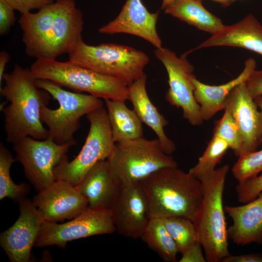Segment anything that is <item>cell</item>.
Here are the masks:
<instances>
[{
    "instance_id": "1",
    "label": "cell",
    "mask_w": 262,
    "mask_h": 262,
    "mask_svg": "<svg viewBox=\"0 0 262 262\" xmlns=\"http://www.w3.org/2000/svg\"><path fill=\"white\" fill-rule=\"evenodd\" d=\"M18 23L28 56L55 60L82 38L84 22L74 0H55L36 13L21 14Z\"/></svg>"
},
{
    "instance_id": "2",
    "label": "cell",
    "mask_w": 262,
    "mask_h": 262,
    "mask_svg": "<svg viewBox=\"0 0 262 262\" xmlns=\"http://www.w3.org/2000/svg\"><path fill=\"white\" fill-rule=\"evenodd\" d=\"M36 78L30 69L16 65L10 73H4L5 84L0 89L1 95L10 104L2 109L6 140L14 144L28 136L38 140L49 136L40 119L41 108L47 105L50 94L39 90Z\"/></svg>"
},
{
    "instance_id": "3",
    "label": "cell",
    "mask_w": 262,
    "mask_h": 262,
    "mask_svg": "<svg viewBox=\"0 0 262 262\" xmlns=\"http://www.w3.org/2000/svg\"><path fill=\"white\" fill-rule=\"evenodd\" d=\"M150 218L182 216L193 221L201 203L200 180L178 167H166L140 182Z\"/></svg>"
},
{
    "instance_id": "4",
    "label": "cell",
    "mask_w": 262,
    "mask_h": 262,
    "mask_svg": "<svg viewBox=\"0 0 262 262\" xmlns=\"http://www.w3.org/2000/svg\"><path fill=\"white\" fill-rule=\"evenodd\" d=\"M228 164L198 178L202 185L203 198L193 220L196 240L205 252L206 262H221L230 254L228 232L223 205V195Z\"/></svg>"
},
{
    "instance_id": "5",
    "label": "cell",
    "mask_w": 262,
    "mask_h": 262,
    "mask_svg": "<svg viewBox=\"0 0 262 262\" xmlns=\"http://www.w3.org/2000/svg\"><path fill=\"white\" fill-rule=\"evenodd\" d=\"M30 69L36 79L49 80L77 92L105 99L129 100L128 85L121 79L102 74L69 60L36 59Z\"/></svg>"
},
{
    "instance_id": "6",
    "label": "cell",
    "mask_w": 262,
    "mask_h": 262,
    "mask_svg": "<svg viewBox=\"0 0 262 262\" xmlns=\"http://www.w3.org/2000/svg\"><path fill=\"white\" fill-rule=\"evenodd\" d=\"M69 60L97 72L118 78L128 86L141 77L149 61L143 51L130 46L112 43L97 46L86 44L82 38L68 53Z\"/></svg>"
},
{
    "instance_id": "7",
    "label": "cell",
    "mask_w": 262,
    "mask_h": 262,
    "mask_svg": "<svg viewBox=\"0 0 262 262\" xmlns=\"http://www.w3.org/2000/svg\"><path fill=\"white\" fill-rule=\"evenodd\" d=\"M107 160L121 185L140 182L162 168L178 167L174 158L164 152L158 138L143 137L115 143Z\"/></svg>"
},
{
    "instance_id": "8",
    "label": "cell",
    "mask_w": 262,
    "mask_h": 262,
    "mask_svg": "<svg viewBox=\"0 0 262 262\" xmlns=\"http://www.w3.org/2000/svg\"><path fill=\"white\" fill-rule=\"evenodd\" d=\"M36 84L59 103L58 108L51 109L44 105L40 112L42 122L49 128V136L57 144H64L74 141L73 135L81 127V118L103 107L100 98L67 91L49 80L37 79Z\"/></svg>"
},
{
    "instance_id": "9",
    "label": "cell",
    "mask_w": 262,
    "mask_h": 262,
    "mask_svg": "<svg viewBox=\"0 0 262 262\" xmlns=\"http://www.w3.org/2000/svg\"><path fill=\"white\" fill-rule=\"evenodd\" d=\"M86 115L90 128L81 151L71 162L66 155L54 169L56 180H66L74 186L81 182L97 163L108 159L115 144L107 112L103 107Z\"/></svg>"
},
{
    "instance_id": "10",
    "label": "cell",
    "mask_w": 262,
    "mask_h": 262,
    "mask_svg": "<svg viewBox=\"0 0 262 262\" xmlns=\"http://www.w3.org/2000/svg\"><path fill=\"white\" fill-rule=\"evenodd\" d=\"M76 145L75 140L58 144L50 136L41 141L28 136L13 144V149L26 177L40 192L56 180L55 167L70 147Z\"/></svg>"
},
{
    "instance_id": "11",
    "label": "cell",
    "mask_w": 262,
    "mask_h": 262,
    "mask_svg": "<svg viewBox=\"0 0 262 262\" xmlns=\"http://www.w3.org/2000/svg\"><path fill=\"white\" fill-rule=\"evenodd\" d=\"M116 231L110 209L88 207L67 222H43L34 246H56L64 248L68 242Z\"/></svg>"
},
{
    "instance_id": "12",
    "label": "cell",
    "mask_w": 262,
    "mask_h": 262,
    "mask_svg": "<svg viewBox=\"0 0 262 262\" xmlns=\"http://www.w3.org/2000/svg\"><path fill=\"white\" fill-rule=\"evenodd\" d=\"M154 54L164 65L168 74L169 88L165 98L171 105L181 108L183 117L193 126L201 125L199 106L194 97L192 78L194 67L183 57H178L167 48H156Z\"/></svg>"
},
{
    "instance_id": "13",
    "label": "cell",
    "mask_w": 262,
    "mask_h": 262,
    "mask_svg": "<svg viewBox=\"0 0 262 262\" xmlns=\"http://www.w3.org/2000/svg\"><path fill=\"white\" fill-rule=\"evenodd\" d=\"M20 214L14 224L0 235V245L12 262L30 261L44 219L30 200L19 201Z\"/></svg>"
},
{
    "instance_id": "14",
    "label": "cell",
    "mask_w": 262,
    "mask_h": 262,
    "mask_svg": "<svg viewBox=\"0 0 262 262\" xmlns=\"http://www.w3.org/2000/svg\"><path fill=\"white\" fill-rule=\"evenodd\" d=\"M33 202L44 221L50 222L73 218L88 207V200L76 187L61 180L38 192Z\"/></svg>"
},
{
    "instance_id": "15",
    "label": "cell",
    "mask_w": 262,
    "mask_h": 262,
    "mask_svg": "<svg viewBox=\"0 0 262 262\" xmlns=\"http://www.w3.org/2000/svg\"><path fill=\"white\" fill-rule=\"evenodd\" d=\"M110 210L119 234L133 239L141 238L149 217L147 199L140 182L121 185Z\"/></svg>"
},
{
    "instance_id": "16",
    "label": "cell",
    "mask_w": 262,
    "mask_h": 262,
    "mask_svg": "<svg viewBox=\"0 0 262 262\" xmlns=\"http://www.w3.org/2000/svg\"><path fill=\"white\" fill-rule=\"evenodd\" d=\"M258 108L246 82L236 86L227 97L224 109L231 113L239 129L240 156L256 151L262 142V116Z\"/></svg>"
},
{
    "instance_id": "17",
    "label": "cell",
    "mask_w": 262,
    "mask_h": 262,
    "mask_svg": "<svg viewBox=\"0 0 262 262\" xmlns=\"http://www.w3.org/2000/svg\"><path fill=\"white\" fill-rule=\"evenodd\" d=\"M159 11L150 13L141 0H127L119 15L98 30L101 33H128L140 37L156 48L162 47L156 30Z\"/></svg>"
},
{
    "instance_id": "18",
    "label": "cell",
    "mask_w": 262,
    "mask_h": 262,
    "mask_svg": "<svg viewBox=\"0 0 262 262\" xmlns=\"http://www.w3.org/2000/svg\"><path fill=\"white\" fill-rule=\"evenodd\" d=\"M77 189L88 201V207L110 209L121 185L114 174L107 160L97 163L87 173Z\"/></svg>"
},
{
    "instance_id": "19",
    "label": "cell",
    "mask_w": 262,
    "mask_h": 262,
    "mask_svg": "<svg viewBox=\"0 0 262 262\" xmlns=\"http://www.w3.org/2000/svg\"><path fill=\"white\" fill-rule=\"evenodd\" d=\"M218 46L240 47L262 55V25L248 14L234 24L225 25L196 49Z\"/></svg>"
},
{
    "instance_id": "20",
    "label": "cell",
    "mask_w": 262,
    "mask_h": 262,
    "mask_svg": "<svg viewBox=\"0 0 262 262\" xmlns=\"http://www.w3.org/2000/svg\"><path fill=\"white\" fill-rule=\"evenodd\" d=\"M224 210L233 221L228 232L234 244L244 246L262 242V192L245 205H227Z\"/></svg>"
},
{
    "instance_id": "21",
    "label": "cell",
    "mask_w": 262,
    "mask_h": 262,
    "mask_svg": "<svg viewBox=\"0 0 262 262\" xmlns=\"http://www.w3.org/2000/svg\"><path fill=\"white\" fill-rule=\"evenodd\" d=\"M256 61L253 58L246 60L241 73L235 79L219 85H210L198 80L195 75L192 78L195 86L194 97L199 106L201 117L204 121L212 118L217 112L224 109L229 93L237 85L246 82L255 69Z\"/></svg>"
},
{
    "instance_id": "22",
    "label": "cell",
    "mask_w": 262,
    "mask_h": 262,
    "mask_svg": "<svg viewBox=\"0 0 262 262\" xmlns=\"http://www.w3.org/2000/svg\"><path fill=\"white\" fill-rule=\"evenodd\" d=\"M147 78L146 74L144 73L128 86L129 100L142 122L155 132L164 152L170 155L175 151L176 147L164 131V128L168 124V121L149 99L146 90Z\"/></svg>"
},
{
    "instance_id": "23",
    "label": "cell",
    "mask_w": 262,
    "mask_h": 262,
    "mask_svg": "<svg viewBox=\"0 0 262 262\" xmlns=\"http://www.w3.org/2000/svg\"><path fill=\"white\" fill-rule=\"evenodd\" d=\"M164 10L165 14L212 34L225 26L219 17L203 6L201 0H173Z\"/></svg>"
},
{
    "instance_id": "24",
    "label": "cell",
    "mask_w": 262,
    "mask_h": 262,
    "mask_svg": "<svg viewBox=\"0 0 262 262\" xmlns=\"http://www.w3.org/2000/svg\"><path fill=\"white\" fill-rule=\"evenodd\" d=\"M125 101L105 99L115 143L143 137V123L134 110L128 108Z\"/></svg>"
},
{
    "instance_id": "25",
    "label": "cell",
    "mask_w": 262,
    "mask_h": 262,
    "mask_svg": "<svg viewBox=\"0 0 262 262\" xmlns=\"http://www.w3.org/2000/svg\"><path fill=\"white\" fill-rule=\"evenodd\" d=\"M141 238L164 261L177 262V254L179 253L177 246L162 218H150Z\"/></svg>"
},
{
    "instance_id": "26",
    "label": "cell",
    "mask_w": 262,
    "mask_h": 262,
    "mask_svg": "<svg viewBox=\"0 0 262 262\" xmlns=\"http://www.w3.org/2000/svg\"><path fill=\"white\" fill-rule=\"evenodd\" d=\"M16 161L11 152L1 142L0 144V199L5 197L19 201L29 191L27 184H15L11 179L10 169L12 164Z\"/></svg>"
},
{
    "instance_id": "27",
    "label": "cell",
    "mask_w": 262,
    "mask_h": 262,
    "mask_svg": "<svg viewBox=\"0 0 262 262\" xmlns=\"http://www.w3.org/2000/svg\"><path fill=\"white\" fill-rule=\"evenodd\" d=\"M229 148L228 145L223 139L213 135L198 162L188 172L198 179L202 175L213 170Z\"/></svg>"
},
{
    "instance_id": "28",
    "label": "cell",
    "mask_w": 262,
    "mask_h": 262,
    "mask_svg": "<svg viewBox=\"0 0 262 262\" xmlns=\"http://www.w3.org/2000/svg\"><path fill=\"white\" fill-rule=\"evenodd\" d=\"M162 219L179 253L181 254L196 240L195 227L191 219L182 216H170Z\"/></svg>"
},
{
    "instance_id": "29",
    "label": "cell",
    "mask_w": 262,
    "mask_h": 262,
    "mask_svg": "<svg viewBox=\"0 0 262 262\" xmlns=\"http://www.w3.org/2000/svg\"><path fill=\"white\" fill-rule=\"evenodd\" d=\"M222 117L215 123L213 135L223 139L235 155L240 157L241 153V140L239 129L229 111L224 109Z\"/></svg>"
},
{
    "instance_id": "30",
    "label": "cell",
    "mask_w": 262,
    "mask_h": 262,
    "mask_svg": "<svg viewBox=\"0 0 262 262\" xmlns=\"http://www.w3.org/2000/svg\"><path fill=\"white\" fill-rule=\"evenodd\" d=\"M238 182L236 187V192L239 202H249L262 192V174Z\"/></svg>"
},
{
    "instance_id": "31",
    "label": "cell",
    "mask_w": 262,
    "mask_h": 262,
    "mask_svg": "<svg viewBox=\"0 0 262 262\" xmlns=\"http://www.w3.org/2000/svg\"><path fill=\"white\" fill-rule=\"evenodd\" d=\"M15 9L5 0H0V35L8 33L16 21Z\"/></svg>"
},
{
    "instance_id": "32",
    "label": "cell",
    "mask_w": 262,
    "mask_h": 262,
    "mask_svg": "<svg viewBox=\"0 0 262 262\" xmlns=\"http://www.w3.org/2000/svg\"><path fill=\"white\" fill-rule=\"evenodd\" d=\"M15 10L21 14L30 12L33 9H40L51 3L55 0H5Z\"/></svg>"
},
{
    "instance_id": "33",
    "label": "cell",
    "mask_w": 262,
    "mask_h": 262,
    "mask_svg": "<svg viewBox=\"0 0 262 262\" xmlns=\"http://www.w3.org/2000/svg\"><path fill=\"white\" fill-rule=\"evenodd\" d=\"M202 247L199 242L196 240L191 244L182 253L180 262H206Z\"/></svg>"
},
{
    "instance_id": "34",
    "label": "cell",
    "mask_w": 262,
    "mask_h": 262,
    "mask_svg": "<svg viewBox=\"0 0 262 262\" xmlns=\"http://www.w3.org/2000/svg\"><path fill=\"white\" fill-rule=\"evenodd\" d=\"M246 85L253 99L262 96V70H253L246 80Z\"/></svg>"
},
{
    "instance_id": "35",
    "label": "cell",
    "mask_w": 262,
    "mask_h": 262,
    "mask_svg": "<svg viewBox=\"0 0 262 262\" xmlns=\"http://www.w3.org/2000/svg\"><path fill=\"white\" fill-rule=\"evenodd\" d=\"M223 262H262V256L257 254L240 255H229L221 261Z\"/></svg>"
},
{
    "instance_id": "36",
    "label": "cell",
    "mask_w": 262,
    "mask_h": 262,
    "mask_svg": "<svg viewBox=\"0 0 262 262\" xmlns=\"http://www.w3.org/2000/svg\"><path fill=\"white\" fill-rule=\"evenodd\" d=\"M10 56L9 53L5 50H2L0 52V83L3 80L4 74V70L6 65L9 61Z\"/></svg>"
},
{
    "instance_id": "37",
    "label": "cell",
    "mask_w": 262,
    "mask_h": 262,
    "mask_svg": "<svg viewBox=\"0 0 262 262\" xmlns=\"http://www.w3.org/2000/svg\"><path fill=\"white\" fill-rule=\"evenodd\" d=\"M220 4L222 6L226 7L230 5L235 0H212Z\"/></svg>"
},
{
    "instance_id": "38",
    "label": "cell",
    "mask_w": 262,
    "mask_h": 262,
    "mask_svg": "<svg viewBox=\"0 0 262 262\" xmlns=\"http://www.w3.org/2000/svg\"><path fill=\"white\" fill-rule=\"evenodd\" d=\"M254 101L258 107L260 108V112L262 116V96L258 97L254 99Z\"/></svg>"
},
{
    "instance_id": "39",
    "label": "cell",
    "mask_w": 262,
    "mask_h": 262,
    "mask_svg": "<svg viewBox=\"0 0 262 262\" xmlns=\"http://www.w3.org/2000/svg\"><path fill=\"white\" fill-rule=\"evenodd\" d=\"M173 0H163L162 8L164 9L167 6L170 4Z\"/></svg>"
}]
</instances>
